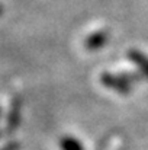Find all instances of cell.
Listing matches in <instances>:
<instances>
[{
	"label": "cell",
	"mask_w": 148,
	"mask_h": 150,
	"mask_svg": "<svg viewBox=\"0 0 148 150\" xmlns=\"http://www.w3.org/2000/svg\"><path fill=\"white\" fill-rule=\"evenodd\" d=\"M19 109H20V105L18 100L13 102L12 105V109L9 112V120H7V127L9 128H13L15 125H18V121H19Z\"/></svg>",
	"instance_id": "obj_3"
},
{
	"label": "cell",
	"mask_w": 148,
	"mask_h": 150,
	"mask_svg": "<svg viewBox=\"0 0 148 150\" xmlns=\"http://www.w3.org/2000/svg\"><path fill=\"white\" fill-rule=\"evenodd\" d=\"M19 149V144L16 142H12V143H7L6 146L0 147V150H18Z\"/></svg>",
	"instance_id": "obj_4"
},
{
	"label": "cell",
	"mask_w": 148,
	"mask_h": 150,
	"mask_svg": "<svg viewBox=\"0 0 148 150\" xmlns=\"http://www.w3.org/2000/svg\"><path fill=\"white\" fill-rule=\"evenodd\" d=\"M60 147L61 150H83V146L80 144L79 140L73 137H64L60 140Z\"/></svg>",
	"instance_id": "obj_2"
},
{
	"label": "cell",
	"mask_w": 148,
	"mask_h": 150,
	"mask_svg": "<svg viewBox=\"0 0 148 150\" xmlns=\"http://www.w3.org/2000/svg\"><path fill=\"white\" fill-rule=\"evenodd\" d=\"M106 40H107V37H106V34L103 32V31H96V32H93V34H90L87 38H86V41H84V47L87 48V50H99L105 42H106Z\"/></svg>",
	"instance_id": "obj_1"
},
{
	"label": "cell",
	"mask_w": 148,
	"mask_h": 150,
	"mask_svg": "<svg viewBox=\"0 0 148 150\" xmlns=\"http://www.w3.org/2000/svg\"><path fill=\"white\" fill-rule=\"evenodd\" d=\"M0 15H1V6H0Z\"/></svg>",
	"instance_id": "obj_5"
}]
</instances>
